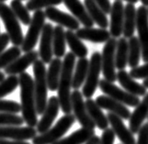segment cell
<instances>
[{
  "mask_svg": "<svg viewBox=\"0 0 148 144\" xmlns=\"http://www.w3.org/2000/svg\"><path fill=\"white\" fill-rule=\"evenodd\" d=\"M18 79L21 100V117L29 127L34 128L38 125L39 122L34 92V80L28 73L19 74Z\"/></svg>",
  "mask_w": 148,
  "mask_h": 144,
  "instance_id": "cell-1",
  "label": "cell"
},
{
  "mask_svg": "<svg viewBox=\"0 0 148 144\" xmlns=\"http://www.w3.org/2000/svg\"><path fill=\"white\" fill-rule=\"evenodd\" d=\"M75 63V56L72 53H67L63 61L62 72H61L58 85V99L62 111L65 115L72 112L71 103V88L73 84V74Z\"/></svg>",
  "mask_w": 148,
  "mask_h": 144,
  "instance_id": "cell-2",
  "label": "cell"
},
{
  "mask_svg": "<svg viewBox=\"0 0 148 144\" xmlns=\"http://www.w3.org/2000/svg\"><path fill=\"white\" fill-rule=\"evenodd\" d=\"M34 74V92L36 99V109L38 115H42L47 106V71L45 63L40 60L33 63Z\"/></svg>",
  "mask_w": 148,
  "mask_h": 144,
  "instance_id": "cell-3",
  "label": "cell"
},
{
  "mask_svg": "<svg viewBox=\"0 0 148 144\" xmlns=\"http://www.w3.org/2000/svg\"><path fill=\"white\" fill-rule=\"evenodd\" d=\"M75 121V117L74 115H64L49 130L35 137L32 140V144H53L63 139L64 135L70 130Z\"/></svg>",
  "mask_w": 148,
  "mask_h": 144,
  "instance_id": "cell-4",
  "label": "cell"
},
{
  "mask_svg": "<svg viewBox=\"0 0 148 144\" xmlns=\"http://www.w3.org/2000/svg\"><path fill=\"white\" fill-rule=\"evenodd\" d=\"M0 18L3 20L10 42L14 46H21L24 40L22 29L18 18L15 16L12 9L5 3L0 2Z\"/></svg>",
  "mask_w": 148,
  "mask_h": 144,
  "instance_id": "cell-5",
  "label": "cell"
},
{
  "mask_svg": "<svg viewBox=\"0 0 148 144\" xmlns=\"http://www.w3.org/2000/svg\"><path fill=\"white\" fill-rule=\"evenodd\" d=\"M45 18H46V16L42 10H37L34 12L28 32L24 37L23 43L21 45V51L23 53H27L33 51L38 42L39 38L42 35L43 27L45 25Z\"/></svg>",
  "mask_w": 148,
  "mask_h": 144,
  "instance_id": "cell-6",
  "label": "cell"
},
{
  "mask_svg": "<svg viewBox=\"0 0 148 144\" xmlns=\"http://www.w3.org/2000/svg\"><path fill=\"white\" fill-rule=\"evenodd\" d=\"M101 72V54L99 51H95L91 55L88 75H86V79L82 88V95L88 99L92 97L97 90V87L99 86V74Z\"/></svg>",
  "mask_w": 148,
  "mask_h": 144,
  "instance_id": "cell-7",
  "label": "cell"
},
{
  "mask_svg": "<svg viewBox=\"0 0 148 144\" xmlns=\"http://www.w3.org/2000/svg\"><path fill=\"white\" fill-rule=\"evenodd\" d=\"M117 47V40L110 38L104 45L101 53V66L104 79L114 83L117 80L116 65H115V53Z\"/></svg>",
  "mask_w": 148,
  "mask_h": 144,
  "instance_id": "cell-8",
  "label": "cell"
},
{
  "mask_svg": "<svg viewBox=\"0 0 148 144\" xmlns=\"http://www.w3.org/2000/svg\"><path fill=\"white\" fill-rule=\"evenodd\" d=\"M99 87L102 93H104L105 96L121 103L124 106L136 107L141 102L138 96H132L129 93H127L126 91H123L120 87L115 85L113 83H110V82L105 80L104 78L99 80Z\"/></svg>",
  "mask_w": 148,
  "mask_h": 144,
  "instance_id": "cell-9",
  "label": "cell"
},
{
  "mask_svg": "<svg viewBox=\"0 0 148 144\" xmlns=\"http://www.w3.org/2000/svg\"><path fill=\"white\" fill-rule=\"evenodd\" d=\"M71 103H72V111L74 112V116L81 127L83 128H86V130H94L96 125L86 110L82 92H80L79 90H74L71 95Z\"/></svg>",
  "mask_w": 148,
  "mask_h": 144,
  "instance_id": "cell-10",
  "label": "cell"
},
{
  "mask_svg": "<svg viewBox=\"0 0 148 144\" xmlns=\"http://www.w3.org/2000/svg\"><path fill=\"white\" fill-rule=\"evenodd\" d=\"M136 29L142 49V58L145 63H148V8L140 6L137 8Z\"/></svg>",
  "mask_w": 148,
  "mask_h": 144,
  "instance_id": "cell-11",
  "label": "cell"
},
{
  "mask_svg": "<svg viewBox=\"0 0 148 144\" xmlns=\"http://www.w3.org/2000/svg\"><path fill=\"white\" fill-rule=\"evenodd\" d=\"M36 128L32 127H18L8 126L0 127V140H13L25 141L27 140H33L37 136Z\"/></svg>",
  "mask_w": 148,
  "mask_h": 144,
  "instance_id": "cell-12",
  "label": "cell"
},
{
  "mask_svg": "<svg viewBox=\"0 0 148 144\" xmlns=\"http://www.w3.org/2000/svg\"><path fill=\"white\" fill-rule=\"evenodd\" d=\"M60 109L61 106L58 97L51 96L48 100L46 109H45V111L43 112L42 119H40V121L38 122V125L36 126V130L38 133L42 134V133L50 130L51 126L53 125V121L56 119V117L58 116Z\"/></svg>",
  "mask_w": 148,
  "mask_h": 144,
  "instance_id": "cell-13",
  "label": "cell"
},
{
  "mask_svg": "<svg viewBox=\"0 0 148 144\" xmlns=\"http://www.w3.org/2000/svg\"><path fill=\"white\" fill-rule=\"evenodd\" d=\"M53 27L51 23H45L40 35L39 56L43 63H50L53 60Z\"/></svg>",
  "mask_w": 148,
  "mask_h": 144,
  "instance_id": "cell-14",
  "label": "cell"
},
{
  "mask_svg": "<svg viewBox=\"0 0 148 144\" xmlns=\"http://www.w3.org/2000/svg\"><path fill=\"white\" fill-rule=\"evenodd\" d=\"M123 22H124V6L120 0H116L112 4L111 10H110V33L112 38L120 39L122 32H123Z\"/></svg>",
  "mask_w": 148,
  "mask_h": 144,
  "instance_id": "cell-15",
  "label": "cell"
},
{
  "mask_svg": "<svg viewBox=\"0 0 148 144\" xmlns=\"http://www.w3.org/2000/svg\"><path fill=\"white\" fill-rule=\"evenodd\" d=\"M44 13L47 18L52 20L53 22L57 23L59 26L67 28L68 30L75 31V30L79 29L80 23L78 20L71 15L61 11L58 8L51 7L45 9Z\"/></svg>",
  "mask_w": 148,
  "mask_h": 144,
  "instance_id": "cell-16",
  "label": "cell"
},
{
  "mask_svg": "<svg viewBox=\"0 0 148 144\" xmlns=\"http://www.w3.org/2000/svg\"><path fill=\"white\" fill-rule=\"evenodd\" d=\"M107 117L111 126V130H113L115 136H117L121 144H136L132 132L130 130V128L125 126L121 117L110 112L107 115Z\"/></svg>",
  "mask_w": 148,
  "mask_h": 144,
  "instance_id": "cell-17",
  "label": "cell"
},
{
  "mask_svg": "<svg viewBox=\"0 0 148 144\" xmlns=\"http://www.w3.org/2000/svg\"><path fill=\"white\" fill-rule=\"evenodd\" d=\"M98 106L101 109L109 110L110 113L121 117V119H129L131 117V112L127 106L121 103L116 101L105 95L99 96L95 100Z\"/></svg>",
  "mask_w": 148,
  "mask_h": 144,
  "instance_id": "cell-18",
  "label": "cell"
},
{
  "mask_svg": "<svg viewBox=\"0 0 148 144\" xmlns=\"http://www.w3.org/2000/svg\"><path fill=\"white\" fill-rule=\"evenodd\" d=\"M39 51H32L29 53H25L24 55L20 56L16 61L12 63L10 65H8L7 68L4 69L5 74L8 75H17L25 73L26 69L30 65H33V63L36 61H38Z\"/></svg>",
  "mask_w": 148,
  "mask_h": 144,
  "instance_id": "cell-19",
  "label": "cell"
},
{
  "mask_svg": "<svg viewBox=\"0 0 148 144\" xmlns=\"http://www.w3.org/2000/svg\"><path fill=\"white\" fill-rule=\"evenodd\" d=\"M148 117V94L145 96L139 105L135 107L129 119V127L132 134L138 133L144 121Z\"/></svg>",
  "mask_w": 148,
  "mask_h": 144,
  "instance_id": "cell-20",
  "label": "cell"
},
{
  "mask_svg": "<svg viewBox=\"0 0 148 144\" xmlns=\"http://www.w3.org/2000/svg\"><path fill=\"white\" fill-rule=\"evenodd\" d=\"M117 80L127 93L138 97L146 95L147 89L143 85L137 83L125 70L119 71L117 73Z\"/></svg>",
  "mask_w": 148,
  "mask_h": 144,
  "instance_id": "cell-21",
  "label": "cell"
},
{
  "mask_svg": "<svg viewBox=\"0 0 148 144\" xmlns=\"http://www.w3.org/2000/svg\"><path fill=\"white\" fill-rule=\"evenodd\" d=\"M64 6L67 8L74 17L78 20L85 28H92L95 24L86 11L85 5L80 0H63Z\"/></svg>",
  "mask_w": 148,
  "mask_h": 144,
  "instance_id": "cell-22",
  "label": "cell"
},
{
  "mask_svg": "<svg viewBox=\"0 0 148 144\" xmlns=\"http://www.w3.org/2000/svg\"><path fill=\"white\" fill-rule=\"evenodd\" d=\"M75 34L81 40H88L93 43H106L111 38L110 31L104 29L82 28L76 30Z\"/></svg>",
  "mask_w": 148,
  "mask_h": 144,
  "instance_id": "cell-23",
  "label": "cell"
},
{
  "mask_svg": "<svg viewBox=\"0 0 148 144\" xmlns=\"http://www.w3.org/2000/svg\"><path fill=\"white\" fill-rule=\"evenodd\" d=\"M85 103H86V110H88L89 117L95 123V125L98 127L99 130L103 131L107 130L110 124L108 117L104 114L102 109L96 103V101L93 100L92 98H89V99H86Z\"/></svg>",
  "mask_w": 148,
  "mask_h": 144,
  "instance_id": "cell-24",
  "label": "cell"
},
{
  "mask_svg": "<svg viewBox=\"0 0 148 144\" xmlns=\"http://www.w3.org/2000/svg\"><path fill=\"white\" fill-rule=\"evenodd\" d=\"M136 16L137 9L134 5L127 4L124 7V22H123V34L125 39L134 37L136 29Z\"/></svg>",
  "mask_w": 148,
  "mask_h": 144,
  "instance_id": "cell-25",
  "label": "cell"
},
{
  "mask_svg": "<svg viewBox=\"0 0 148 144\" xmlns=\"http://www.w3.org/2000/svg\"><path fill=\"white\" fill-rule=\"evenodd\" d=\"M84 5L94 23L99 25L100 29H106L109 27V20L106 14L93 0H84Z\"/></svg>",
  "mask_w": 148,
  "mask_h": 144,
  "instance_id": "cell-26",
  "label": "cell"
},
{
  "mask_svg": "<svg viewBox=\"0 0 148 144\" xmlns=\"http://www.w3.org/2000/svg\"><path fill=\"white\" fill-rule=\"evenodd\" d=\"M65 39L69 48L71 49V53L75 57H78L79 59L86 58V56L88 53V50L82 42V40L76 36L75 31H72V30L65 31Z\"/></svg>",
  "mask_w": 148,
  "mask_h": 144,
  "instance_id": "cell-27",
  "label": "cell"
},
{
  "mask_svg": "<svg viewBox=\"0 0 148 144\" xmlns=\"http://www.w3.org/2000/svg\"><path fill=\"white\" fill-rule=\"evenodd\" d=\"M62 66L63 61L59 58H54L50 63L49 69L47 71V84L48 88L53 92L58 89Z\"/></svg>",
  "mask_w": 148,
  "mask_h": 144,
  "instance_id": "cell-28",
  "label": "cell"
},
{
  "mask_svg": "<svg viewBox=\"0 0 148 144\" xmlns=\"http://www.w3.org/2000/svg\"><path fill=\"white\" fill-rule=\"evenodd\" d=\"M88 67L89 61L86 58H82L77 61L73 74L72 87L75 90H78L80 87H82V85H84L86 79V75H88Z\"/></svg>",
  "mask_w": 148,
  "mask_h": 144,
  "instance_id": "cell-29",
  "label": "cell"
},
{
  "mask_svg": "<svg viewBox=\"0 0 148 144\" xmlns=\"http://www.w3.org/2000/svg\"><path fill=\"white\" fill-rule=\"evenodd\" d=\"M94 136L95 130L82 128L73 132L68 137L61 139L60 141L54 142L53 144H85Z\"/></svg>",
  "mask_w": 148,
  "mask_h": 144,
  "instance_id": "cell-30",
  "label": "cell"
},
{
  "mask_svg": "<svg viewBox=\"0 0 148 144\" xmlns=\"http://www.w3.org/2000/svg\"><path fill=\"white\" fill-rule=\"evenodd\" d=\"M129 46L127 39L120 38L117 40V47L115 53V65L119 71L124 70L128 65Z\"/></svg>",
  "mask_w": 148,
  "mask_h": 144,
  "instance_id": "cell-31",
  "label": "cell"
},
{
  "mask_svg": "<svg viewBox=\"0 0 148 144\" xmlns=\"http://www.w3.org/2000/svg\"><path fill=\"white\" fill-rule=\"evenodd\" d=\"M65 31L62 26H56L53 28V51L56 58H61L65 54Z\"/></svg>",
  "mask_w": 148,
  "mask_h": 144,
  "instance_id": "cell-32",
  "label": "cell"
},
{
  "mask_svg": "<svg viewBox=\"0 0 148 144\" xmlns=\"http://www.w3.org/2000/svg\"><path fill=\"white\" fill-rule=\"evenodd\" d=\"M129 46V53H128V65L132 69L138 67L141 56H142V49L139 42L138 37H132L128 40Z\"/></svg>",
  "mask_w": 148,
  "mask_h": 144,
  "instance_id": "cell-33",
  "label": "cell"
},
{
  "mask_svg": "<svg viewBox=\"0 0 148 144\" xmlns=\"http://www.w3.org/2000/svg\"><path fill=\"white\" fill-rule=\"evenodd\" d=\"M10 8L12 9L15 16L23 25H29L32 17H30L29 11L19 0H12L10 3Z\"/></svg>",
  "mask_w": 148,
  "mask_h": 144,
  "instance_id": "cell-34",
  "label": "cell"
},
{
  "mask_svg": "<svg viewBox=\"0 0 148 144\" xmlns=\"http://www.w3.org/2000/svg\"><path fill=\"white\" fill-rule=\"evenodd\" d=\"M21 51V49L19 47H17V46H13L8 50L5 51L0 55V70L7 68L8 65H10L18 58H19Z\"/></svg>",
  "mask_w": 148,
  "mask_h": 144,
  "instance_id": "cell-35",
  "label": "cell"
},
{
  "mask_svg": "<svg viewBox=\"0 0 148 144\" xmlns=\"http://www.w3.org/2000/svg\"><path fill=\"white\" fill-rule=\"evenodd\" d=\"M19 86V79L17 75H9L0 82V99L2 97L10 95Z\"/></svg>",
  "mask_w": 148,
  "mask_h": 144,
  "instance_id": "cell-36",
  "label": "cell"
},
{
  "mask_svg": "<svg viewBox=\"0 0 148 144\" xmlns=\"http://www.w3.org/2000/svg\"><path fill=\"white\" fill-rule=\"evenodd\" d=\"M63 3V0H29L27 3L26 8L29 11H37L44 8H51L57 6Z\"/></svg>",
  "mask_w": 148,
  "mask_h": 144,
  "instance_id": "cell-37",
  "label": "cell"
},
{
  "mask_svg": "<svg viewBox=\"0 0 148 144\" xmlns=\"http://www.w3.org/2000/svg\"><path fill=\"white\" fill-rule=\"evenodd\" d=\"M24 120L21 116L9 113H0V127L8 126H21Z\"/></svg>",
  "mask_w": 148,
  "mask_h": 144,
  "instance_id": "cell-38",
  "label": "cell"
},
{
  "mask_svg": "<svg viewBox=\"0 0 148 144\" xmlns=\"http://www.w3.org/2000/svg\"><path fill=\"white\" fill-rule=\"evenodd\" d=\"M19 112H21V106L18 102L13 100L0 99V113L18 114Z\"/></svg>",
  "mask_w": 148,
  "mask_h": 144,
  "instance_id": "cell-39",
  "label": "cell"
},
{
  "mask_svg": "<svg viewBox=\"0 0 148 144\" xmlns=\"http://www.w3.org/2000/svg\"><path fill=\"white\" fill-rule=\"evenodd\" d=\"M129 74L134 79H146L148 78V63L138 66V67L134 68L130 71Z\"/></svg>",
  "mask_w": 148,
  "mask_h": 144,
  "instance_id": "cell-40",
  "label": "cell"
},
{
  "mask_svg": "<svg viewBox=\"0 0 148 144\" xmlns=\"http://www.w3.org/2000/svg\"><path fill=\"white\" fill-rule=\"evenodd\" d=\"M115 134L111 128H107L102 132L99 144H114Z\"/></svg>",
  "mask_w": 148,
  "mask_h": 144,
  "instance_id": "cell-41",
  "label": "cell"
},
{
  "mask_svg": "<svg viewBox=\"0 0 148 144\" xmlns=\"http://www.w3.org/2000/svg\"><path fill=\"white\" fill-rule=\"evenodd\" d=\"M136 144H148V122L144 123L141 127Z\"/></svg>",
  "mask_w": 148,
  "mask_h": 144,
  "instance_id": "cell-42",
  "label": "cell"
},
{
  "mask_svg": "<svg viewBox=\"0 0 148 144\" xmlns=\"http://www.w3.org/2000/svg\"><path fill=\"white\" fill-rule=\"evenodd\" d=\"M93 1L102 9V11H103L106 15L110 14L112 5L110 4V0H93Z\"/></svg>",
  "mask_w": 148,
  "mask_h": 144,
  "instance_id": "cell-43",
  "label": "cell"
},
{
  "mask_svg": "<svg viewBox=\"0 0 148 144\" xmlns=\"http://www.w3.org/2000/svg\"><path fill=\"white\" fill-rule=\"evenodd\" d=\"M9 42H10V39L8 37V33L0 34V55L5 51V49H6V47L8 45Z\"/></svg>",
  "mask_w": 148,
  "mask_h": 144,
  "instance_id": "cell-44",
  "label": "cell"
},
{
  "mask_svg": "<svg viewBox=\"0 0 148 144\" xmlns=\"http://www.w3.org/2000/svg\"><path fill=\"white\" fill-rule=\"evenodd\" d=\"M0 144H30L27 141H9V140H0Z\"/></svg>",
  "mask_w": 148,
  "mask_h": 144,
  "instance_id": "cell-45",
  "label": "cell"
},
{
  "mask_svg": "<svg viewBox=\"0 0 148 144\" xmlns=\"http://www.w3.org/2000/svg\"><path fill=\"white\" fill-rule=\"evenodd\" d=\"M100 142V138L99 136H94L90 139V140L88 141H86L85 144H99Z\"/></svg>",
  "mask_w": 148,
  "mask_h": 144,
  "instance_id": "cell-46",
  "label": "cell"
},
{
  "mask_svg": "<svg viewBox=\"0 0 148 144\" xmlns=\"http://www.w3.org/2000/svg\"><path fill=\"white\" fill-rule=\"evenodd\" d=\"M120 1H121V0H120ZM123 1L128 2V4H132V5H134V4H136L137 2H138L139 0H123Z\"/></svg>",
  "mask_w": 148,
  "mask_h": 144,
  "instance_id": "cell-47",
  "label": "cell"
},
{
  "mask_svg": "<svg viewBox=\"0 0 148 144\" xmlns=\"http://www.w3.org/2000/svg\"><path fill=\"white\" fill-rule=\"evenodd\" d=\"M143 85H144L146 89L148 88V78H146V79L144 80V82H143Z\"/></svg>",
  "mask_w": 148,
  "mask_h": 144,
  "instance_id": "cell-48",
  "label": "cell"
},
{
  "mask_svg": "<svg viewBox=\"0 0 148 144\" xmlns=\"http://www.w3.org/2000/svg\"><path fill=\"white\" fill-rule=\"evenodd\" d=\"M141 2L143 3V6L145 7H148V0H141Z\"/></svg>",
  "mask_w": 148,
  "mask_h": 144,
  "instance_id": "cell-49",
  "label": "cell"
},
{
  "mask_svg": "<svg viewBox=\"0 0 148 144\" xmlns=\"http://www.w3.org/2000/svg\"><path fill=\"white\" fill-rule=\"evenodd\" d=\"M4 79H5V74L2 73V72H0V82H2Z\"/></svg>",
  "mask_w": 148,
  "mask_h": 144,
  "instance_id": "cell-50",
  "label": "cell"
},
{
  "mask_svg": "<svg viewBox=\"0 0 148 144\" xmlns=\"http://www.w3.org/2000/svg\"><path fill=\"white\" fill-rule=\"evenodd\" d=\"M5 1H7V0H0V2H1V3H4Z\"/></svg>",
  "mask_w": 148,
  "mask_h": 144,
  "instance_id": "cell-51",
  "label": "cell"
},
{
  "mask_svg": "<svg viewBox=\"0 0 148 144\" xmlns=\"http://www.w3.org/2000/svg\"><path fill=\"white\" fill-rule=\"evenodd\" d=\"M19 1H23V0H19Z\"/></svg>",
  "mask_w": 148,
  "mask_h": 144,
  "instance_id": "cell-52",
  "label": "cell"
},
{
  "mask_svg": "<svg viewBox=\"0 0 148 144\" xmlns=\"http://www.w3.org/2000/svg\"><path fill=\"white\" fill-rule=\"evenodd\" d=\"M0 34H1V33H0Z\"/></svg>",
  "mask_w": 148,
  "mask_h": 144,
  "instance_id": "cell-53",
  "label": "cell"
},
{
  "mask_svg": "<svg viewBox=\"0 0 148 144\" xmlns=\"http://www.w3.org/2000/svg\"></svg>",
  "mask_w": 148,
  "mask_h": 144,
  "instance_id": "cell-54",
  "label": "cell"
}]
</instances>
